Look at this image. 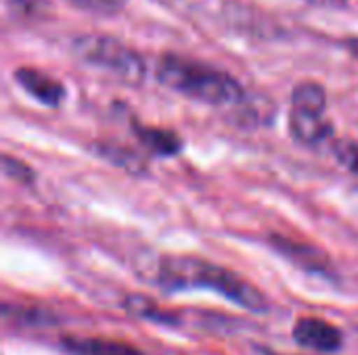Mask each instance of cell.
I'll use <instances>...</instances> for the list:
<instances>
[{"label":"cell","mask_w":358,"mask_h":355,"mask_svg":"<svg viewBox=\"0 0 358 355\" xmlns=\"http://www.w3.org/2000/svg\"><path fill=\"white\" fill-rule=\"evenodd\" d=\"M149 280L166 293L193 289L212 291L252 314H266L271 308L264 293L256 285L248 282L241 274L195 255L157 257Z\"/></svg>","instance_id":"obj_1"},{"label":"cell","mask_w":358,"mask_h":355,"mask_svg":"<svg viewBox=\"0 0 358 355\" xmlns=\"http://www.w3.org/2000/svg\"><path fill=\"white\" fill-rule=\"evenodd\" d=\"M155 77L166 88L208 105L224 107L245 100V88L237 77L218 67L176 52H166L159 56L155 65Z\"/></svg>","instance_id":"obj_2"},{"label":"cell","mask_w":358,"mask_h":355,"mask_svg":"<svg viewBox=\"0 0 358 355\" xmlns=\"http://www.w3.org/2000/svg\"><path fill=\"white\" fill-rule=\"evenodd\" d=\"M71 50L80 61L99 67L126 84L141 86L147 77V63L141 52L117 38L101 33L78 36L71 44Z\"/></svg>","instance_id":"obj_3"},{"label":"cell","mask_w":358,"mask_h":355,"mask_svg":"<svg viewBox=\"0 0 358 355\" xmlns=\"http://www.w3.org/2000/svg\"><path fill=\"white\" fill-rule=\"evenodd\" d=\"M292 339L296 345L317 352V354H336L344 349L346 335L344 331L319 316H302L292 328Z\"/></svg>","instance_id":"obj_4"},{"label":"cell","mask_w":358,"mask_h":355,"mask_svg":"<svg viewBox=\"0 0 358 355\" xmlns=\"http://www.w3.org/2000/svg\"><path fill=\"white\" fill-rule=\"evenodd\" d=\"M268 243L279 255H283L285 259H289L292 264H296L304 272L327 278V280L338 278V272H336L331 259L321 249H317V247H313L308 243L294 241L289 236H281V234H271Z\"/></svg>","instance_id":"obj_5"},{"label":"cell","mask_w":358,"mask_h":355,"mask_svg":"<svg viewBox=\"0 0 358 355\" xmlns=\"http://www.w3.org/2000/svg\"><path fill=\"white\" fill-rule=\"evenodd\" d=\"M15 82L36 100H40L46 107H59L65 98V88L59 80L52 75L36 69V67H19L13 73Z\"/></svg>","instance_id":"obj_6"},{"label":"cell","mask_w":358,"mask_h":355,"mask_svg":"<svg viewBox=\"0 0 358 355\" xmlns=\"http://www.w3.org/2000/svg\"><path fill=\"white\" fill-rule=\"evenodd\" d=\"M289 134L298 144L317 146L334 134V126L325 119V113H315V111L292 107Z\"/></svg>","instance_id":"obj_7"},{"label":"cell","mask_w":358,"mask_h":355,"mask_svg":"<svg viewBox=\"0 0 358 355\" xmlns=\"http://www.w3.org/2000/svg\"><path fill=\"white\" fill-rule=\"evenodd\" d=\"M61 345L73 355H147L136 345L107 337H63Z\"/></svg>","instance_id":"obj_8"},{"label":"cell","mask_w":358,"mask_h":355,"mask_svg":"<svg viewBox=\"0 0 358 355\" xmlns=\"http://www.w3.org/2000/svg\"><path fill=\"white\" fill-rule=\"evenodd\" d=\"M122 305H124L126 314H130V316H134L138 320L157 324V326L176 328V326L182 324V316L178 312L159 305L155 299H151L147 295H128Z\"/></svg>","instance_id":"obj_9"},{"label":"cell","mask_w":358,"mask_h":355,"mask_svg":"<svg viewBox=\"0 0 358 355\" xmlns=\"http://www.w3.org/2000/svg\"><path fill=\"white\" fill-rule=\"evenodd\" d=\"M136 138L153 153L159 157H172L178 155V151L182 149V140L178 138L176 132L172 130H164V128H151V126H141V123H132Z\"/></svg>","instance_id":"obj_10"},{"label":"cell","mask_w":358,"mask_h":355,"mask_svg":"<svg viewBox=\"0 0 358 355\" xmlns=\"http://www.w3.org/2000/svg\"><path fill=\"white\" fill-rule=\"evenodd\" d=\"M292 107L315 111V113H325V109H327V92L317 82H302L292 92Z\"/></svg>","instance_id":"obj_11"},{"label":"cell","mask_w":358,"mask_h":355,"mask_svg":"<svg viewBox=\"0 0 358 355\" xmlns=\"http://www.w3.org/2000/svg\"><path fill=\"white\" fill-rule=\"evenodd\" d=\"M99 155L107 157L111 163L120 165L122 169L126 172H132V174H143L145 172V161L141 157H136L134 153L122 149V146H107V144H101L99 146Z\"/></svg>","instance_id":"obj_12"},{"label":"cell","mask_w":358,"mask_h":355,"mask_svg":"<svg viewBox=\"0 0 358 355\" xmlns=\"http://www.w3.org/2000/svg\"><path fill=\"white\" fill-rule=\"evenodd\" d=\"M2 169L8 178H13L15 182H19L23 186H31L36 182V172L29 165H25L23 161L10 157L8 153L2 155Z\"/></svg>","instance_id":"obj_13"},{"label":"cell","mask_w":358,"mask_h":355,"mask_svg":"<svg viewBox=\"0 0 358 355\" xmlns=\"http://www.w3.org/2000/svg\"><path fill=\"white\" fill-rule=\"evenodd\" d=\"M334 157L336 161L346 167L348 172L358 174V142L357 140H348V138H340L334 142Z\"/></svg>","instance_id":"obj_14"},{"label":"cell","mask_w":358,"mask_h":355,"mask_svg":"<svg viewBox=\"0 0 358 355\" xmlns=\"http://www.w3.org/2000/svg\"><path fill=\"white\" fill-rule=\"evenodd\" d=\"M76 8L96 13V15H113L122 8V0H67Z\"/></svg>","instance_id":"obj_15"},{"label":"cell","mask_w":358,"mask_h":355,"mask_svg":"<svg viewBox=\"0 0 358 355\" xmlns=\"http://www.w3.org/2000/svg\"><path fill=\"white\" fill-rule=\"evenodd\" d=\"M8 6L15 15H36L40 0H8Z\"/></svg>","instance_id":"obj_16"},{"label":"cell","mask_w":358,"mask_h":355,"mask_svg":"<svg viewBox=\"0 0 358 355\" xmlns=\"http://www.w3.org/2000/svg\"><path fill=\"white\" fill-rule=\"evenodd\" d=\"M344 44H346V48H348V52L355 56L358 61V38H346L344 40Z\"/></svg>","instance_id":"obj_17"},{"label":"cell","mask_w":358,"mask_h":355,"mask_svg":"<svg viewBox=\"0 0 358 355\" xmlns=\"http://www.w3.org/2000/svg\"><path fill=\"white\" fill-rule=\"evenodd\" d=\"M310 2H315V4H331V6H336V4H344L346 0H310Z\"/></svg>","instance_id":"obj_18"},{"label":"cell","mask_w":358,"mask_h":355,"mask_svg":"<svg viewBox=\"0 0 358 355\" xmlns=\"http://www.w3.org/2000/svg\"><path fill=\"white\" fill-rule=\"evenodd\" d=\"M258 352H260L262 355H281V354H277V352H273V349H266V347H260Z\"/></svg>","instance_id":"obj_19"},{"label":"cell","mask_w":358,"mask_h":355,"mask_svg":"<svg viewBox=\"0 0 358 355\" xmlns=\"http://www.w3.org/2000/svg\"><path fill=\"white\" fill-rule=\"evenodd\" d=\"M159 2H174V0H159Z\"/></svg>","instance_id":"obj_20"}]
</instances>
